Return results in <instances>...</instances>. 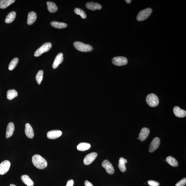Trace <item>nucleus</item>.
I'll list each match as a JSON object with an SVG mask.
<instances>
[{
    "label": "nucleus",
    "mask_w": 186,
    "mask_h": 186,
    "mask_svg": "<svg viewBox=\"0 0 186 186\" xmlns=\"http://www.w3.org/2000/svg\"><path fill=\"white\" fill-rule=\"evenodd\" d=\"M62 132L58 130L50 131L47 133V137L49 139H55L62 136Z\"/></svg>",
    "instance_id": "9b49d317"
},
{
    "label": "nucleus",
    "mask_w": 186,
    "mask_h": 186,
    "mask_svg": "<svg viewBox=\"0 0 186 186\" xmlns=\"http://www.w3.org/2000/svg\"><path fill=\"white\" fill-rule=\"evenodd\" d=\"M15 2V0H0V8L6 9Z\"/></svg>",
    "instance_id": "4be33fe9"
},
{
    "label": "nucleus",
    "mask_w": 186,
    "mask_h": 186,
    "mask_svg": "<svg viewBox=\"0 0 186 186\" xmlns=\"http://www.w3.org/2000/svg\"><path fill=\"white\" fill-rule=\"evenodd\" d=\"M97 156V154L96 152H92L85 156L84 159L83 163L85 165L90 164L94 161Z\"/></svg>",
    "instance_id": "9d476101"
},
{
    "label": "nucleus",
    "mask_w": 186,
    "mask_h": 186,
    "mask_svg": "<svg viewBox=\"0 0 186 186\" xmlns=\"http://www.w3.org/2000/svg\"><path fill=\"white\" fill-rule=\"evenodd\" d=\"M152 11V9L150 8L143 10L138 13L136 19L140 21L145 20L150 15Z\"/></svg>",
    "instance_id": "20e7f679"
},
{
    "label": "nucleus",
    "mask_w": 186,
    "mask_h": 186,
    "mask_svg": "<svg viewBox=\"0 0 186 186\" xmlns=\"http://www.w3.org/2000/svg\"><path fill=\"white\" fill-rule=\"evenodd\" d=\"M186 184V178H184L176 184L175 186H185Z\"/></svg>",
    "instance_id": "7c9ffc66"
},
{
    "label": "nucleus",
    "mask_w": 186,
    "mask_h": 186,
    "mask_svg": "<svg viewBox=\"0 0 186 186\" xmlns=\"http://www.w3.org/2000/svg\"><path fill=\"white\" fill-rule=\"evenodd\" d=\"M32 161L33 164L38 169H44L47 167V161L39 155H34L32 157Z\"/></svg>",
    "instance_id": "f257e3e1"
},
{
    "label": "nucleus",
    "mask_w": 186,
    "mask_h": 186,
    "mask_svg": "<svg viewBox=\"0 0 186 186\" xmlns=\"http://www.w3.org/2000/svg\"><path fill=\"white\" fill-rule=\"evenodd\" d=\"M11 167V163L7 160L3 161L0 164V174L4 175L9 171Z\"/></svg>",
    "instance_id": "6e6552de"
},
{
    "label": "nucleus",
    "mask_w": 186,
    "mask_h": 186,
    "mask_svg": "<svg viewBox=\"0 0 186 186\" xmlns=\"http://www.w3.org/2000/svg\"><path fill=\"white\" fill-rule=\"evenodd\" d=\"M146 103L151 107H157L159 103V99L157 95L154 93L150 94L146 97Z\"/></svg>",
    "instance_id": "7ed1b4c3"
},
{
    "label": "nucleus",
    "mask_w": 186,
    "mask_h": 186,
    "mask_svg": "<svg viewBox=\"0 0 186 186\" xmlns=\"http://www.w3.org/2000/svg\"><path fill=\"white\" fill-rule=\"evenodd\" d=\"M15 130V126L12 122H10L8 124L7 127L6 137L8 139L11 137L13 134Z\"/></svg>",
    "instance_id": "f3484780"
},
{
    "label": "nucleus",
    "mask_w": 186,
    "mask_h": 186,
    "mask_svg": "<svg viewBox=\"0 0 186 186\" xmlns=\"http://www.w3.org/2000/svg\"><path fill=\"white\" fill-rule=\"evenodd\" d=\"M125 1L128 4H129L132 1L131 0H126Z\"/></svg>",
    "instance_id": "f704fd0d"
},
{
    "label": "nucleus",
    "mask_w": 186,
    "mask_h": 186,
    "mask_svg": "<svg viewBox=\"0 0 186 186\" xmlns=\"http://www.w3.org/2000/svg\"><path fill=\"white\" fill-rule=\"evenodd\" d=\"M26 135L30 139H32L34 136V130L31 125L27 123L25 125V129L24 130Z\"/></svg>",
    "instance_id": "4468645a"
},
{
    "label": "nucleus",
    "mask_w": 186,
    "mask_h": 186,
    "mask_svg": "<svg viewBox=\"0 0 186 186\" xmlns=\"http://www.w3.org/2000/svg\"><path fill=\"white\" fill-rule=\"evenodd\" d=\"M148 184L150 186H159L160 185L159 183L153 180H149L148 182Z\"/></svg>",
    "instance_id": "2f4dec72"
},
{
    "label": "nucleus",
    "mask_w": 186,
    "mask_h": 186,
    "mask_svg": "<svg viewBox=\"0 0 186 186\" xmlns=\"http://www.w3.org/2000/svg\"><path fill=\"white\" fill-rule=\"evenodd\" d=\"M160 143V140L158 137L154 138L149 146V152L152 153L155 151L159 147Z\"/></svg>",
    "instance_id": "1a4fd4ad"
},
{
    "label": "nucleus",
    "mask_w": 186,
    "mask_h": 186,
    "mask_svg": "<svg viewBox=\"0 0 186 186\" xmlns=\"http://www.w3.org/2000/svg\"><path fill=\"white\" fill-rule=\"evenodd\" d=\"M137 139H139V138H137Z\"/></svg>",
    "instance_id": "e433bc0d"
},
{
    "label": "nucleus",
    "mask_w": 186,
    "mask_h": 186,
    "mask_svg": "<svg viewBox=\"0 0 186 186\" xmlns=\"http://www.w3.org/2000/svg\"><path fill=\"white\" fill-rule=\"evenodd\" d=\"M47 4L48 9L51 13H55L58 9V8L55 3L52 1H48Z\"/></svg>",
    "instance_id": "412c9836"
},
{
    "label": "nucleus",
    "mask_w": 186,
    "mask_h": 186,
    "mask_svg": "<svg viewBox=\"0 0 186 186\" xmlns=\"http://www.w3.org/2000/svg\"><path fill=\"white\" fill-rule=\"evenodd\" d=\"M52 27L58 29L65 28L67 26V24L64 23H60L54 21L50 23Z\"/></svg>",
    "instance_id": "393cba45"
},
{
    "label": "nucleus",
    "mask_w": 186,
    "mask_h": 186,
    "mask_svg": "<svg viewBox=\"0 0 186 186\" xmlns=\"http://www.w3.org/2000/svg\"><path fill=\"white\" fill-rule=\"evenodd\" d=\"M52 47V44L50 43H46L43 44L42 46L36 51L35 53H34V56L39 57L42 55V54L48 52L50 50Z\"/></svg>",
    "instance_id": "39448f33"
},
{
    "label": "nucleus",
    "mask_w": 186,
    "mask_h": 186,
    "mask_svg": "<svg viewBox=\"0 0 186 186\" xmlns=\"http://www.w3.org/2000/svg\"><path fill=\"white\" fill-rule=\"evenodd\" d=\"M10 186H17L15 185V184H11L10 185Z\"/></svg>",
    "instance_id": "c9c22d12"
},
{
    "label": "nucleus",
    "mask_w": 186,
    "mask_h": 186,
    "mask_svg": "<svg viewBox=\"0 0 186 186\" xmlns=\"http://www.w3.org/2000/svg\"><path fill=\"white\" fill-rule=\"evenodd\" d=\"M44 71L42 70H39L36 77V80L38 85H40L43 78Z\"/></svg>",
    "instance_id": "cd10ccee"
},
{
    "label": "nucleus",
    "mask_w": 186,
    "mask_h": 186,
    "mask_svg": "<svg viewBox=\"0 0 186 186\" xmlns=\"http://www.w3.org/2000/svg\"><path fill=\"white\" fill-rule=\"evenodd\" d=\"M74 12L77 15H79L83 19H85L87 17L86 14L83 9L79 8H75L74 9Z\"/></svg>",
    "instance_id": "c756f323"
},
{
    "label": "nucleus",
    "mask_w": 186,
    "mask_h": 186,
    "mask_svg": "<svg viewBox=\"0 0 186 186\" xmlns=\"http://www.w3.org/2000/svg\"><path fill=\"white\" fill-rule=\"evenodd\" d=\"M102 166L106 169V172L109 174H112L114 173L115 169L114 167L109 161L106 160L102 162Z\"/></svg>",
    "instance_id": "0eeeda50"
},
{
    "label": "nucleus",
    "mask_w": 186,
    "mask_h": 186,
    "mask_svg": "<svg viewBox=\"0 0 186 186\" xmlns=\"http://www.w3.org/2000/svg\"><path fill=\"white\" fill-rule=\"evenodd\" d=\"M74 184V181L73 180H70L67 181L66 186H73Z\"/></svg>",
    "instance_id": "473e14b6"
},
{
    "label": "nucleus",
    "mask_w": 186,
    "mask_h": 186,
    "mask_svg": "<svg viewBox=\"0 0 186 186\" xmlns=\"http://www.w3.org/2000/svg\"><path fill=\"white\" fill-rule=\"evenodd\" d=\"M37 19V14L33 11L29 13L28 16L27 23L29 25L33 24Z\"/></svg>",
    "instance_id": "a211bd4d"
},
{
    "label": "nucleus",
    "mask_w": 186,
    "mask_h": 186,
    "mask_svg": "<svg viewBox=\"0 0 186 186\" xmlns=\"http://www.w3.org/2000/svg\"><path fill=\"white\" fill-rule=\"evenodd\" d=\"M91 147L90 144L87 143H81L77 146V149L78 150L84 151L88 150Z\"/></svg>",
    "instance_id": "5701e85b"
},
{
    "label": "nucleus",
    "mask_w": 186,
    "mask_h": 186,
    "mask_svg": "<svg viewBox=\"0 0 186 186\" xmlns=\"http://www.w3.org/2000/svg\"><path fill=\"white\" fill-rule=\"evenodd\" d=\"M19 61V59L17 58H15L13 59L9 64V70H14L17 65Z\"/></svg>",
    "instance_id": "c85d7f7f"
},
{
    "label": "nucleus",
    "mask_w": 186,
    "mask_h": 186,
    "mask_svg": "<svg viewBox=\"0 0 186 186\" xmlns=\"http://www.w3.org/2000/svg\"><path fill=\"white\" fill-rule=\"evenodd\" d=\"M17 91L14 89L9 90L7 93V97L9 100L13 99L14 98L17 97Z\"/></svg>",
    "instance_id": "bb28decb"
},
{
    "label": "nucleus",
    "mask_w": 186,
    "mask_h": 186,
    "mask_svg": "<svg viewBox=\"0 0 186 186\" xmlns=\"http://www.w3.org/2000/svg\"><path fill=\"white\" fill-rule=\"evenodd\" d=\"M21 179L22 182L27 186H33L34 183L28 176L26 175H23L21 176Z\"/></svg>",
    "instance_id": "aec40b11"
},
{
    "label": "nucleus",
    "mask_w": 186,
    "mask_h": 186,
    "mask_svg": "<svg viewBox=\"0 0 186 186\" xmlns=\"http://www.w3.org/2000/svg\"><path fill=\"white\" fill-rule=\"evenodd\" d=\"M87 9L92 11H95L101 9L102 6L98 3L90 2L87 3L85 5Z\"/></svg>",
    "instance_id": "dca6fc26"
},
{
    "label": "nucleus",
    "mask_w": 186,
    "mask_h": 186,
    "mask_svg": "<svg viewBox=\"0 0 186 186\" xmlns=\"http://www.w3.org/2000/svg\"><path fill=\"white\" fill-rule=\"evenodd\" d=\"M16 16V13L15 11H12L10 13L6 16L5 20V22L6 23H11L13 22L15 19Z\"/></svg>",
    "instance_id": "b1692460"
},
{
    "label": "nucleus",
    "mask_w": 186,
    "mask_h": 186,
    "mask_svg": "<svg viewBox=\"0 0 186 186\" xmlns=\"http://www.w3.org/2000/svg\"><path fill=\"white\" fill-rule=\"evenodd\" d=\"M74 46L77 50L80 52H88L93 50V47L89 44H85L79 42H75L73 43Z\"/></svg>",
    "instance_id": "f03ea898"
},
{
    "label": "nucleus",
    "mask_w": 186,
    "mask_h": 186,
    "mask_svg": "<svg viewBox=\"0 0 186 186\" xmlns=\"http://www.w3.org/2000/svg\"><path fill=\"white\" fill-rule=\"evenodd\" d=\"M64 60L63 54L62 53H59L56 57L53 64H52V68L54 69H56L60 64H61Z\"/></svg>",
    "instance_id": "ddd939ff"
},
{
    "label": "nucleus",
    "mask_w": 186,
    "mask_h": 186,
    "mask_svg": "<svg viewBox=\"0 0 186 186\" xmlns=\"http://www.w3.org/2000/svg\"><path fill=\"white\" fill-rule=\"evenodd\" d=\"M85 186H93V184L91 182L87 180L85 182Z\"/></svg>",
    "instance_id": "72a5a7b5"
},
{
    "label": "nucleus",
    "mask_w": 186,
    "mask_h": 186,
    "mask_svg": "<svg viewBox=\"0 0 186 186\" xmlns=\"http://www.w3.org/2000/svg\"><path fill=\"white\" fill-rule=\"evenodd\" d=\"M127 163V160L125 159L124 158L121 157L119 160V163L118 164V167L121 171L124 172L126 170V167L125 164Z\"/></svg>",
    "instance_id": "6ab92c4d"
},
{
    "label": "nucleus",
    "mask_w": 186,
    "mask_h": 186,
    "mask_svg": "<svg viewBox=\"0 0 186 186\" xmlns=\"http://www.w3.org/2000/svg\"><path fill=\"white\" fill-rule=\"evenodd\" d=\"M166 161L169 165L173 167H177L178 165V162L175 158L172 156H168L166 158Z\"/></svg>",
    "instance_id": "a878e982"
},
{
    "label": "nucleus",
    "mask_w": 186,
    "mask_h": 186,
    "mask_svg": "<svg viewBox=\"0 0 186 186\" xmlns=\"http://www.w3.org/2000/svg\"><path fill=\"white\" fill-rule=\"evenodd\" d=\"M113 64L116 66H123L126 65L128 63V60L126 58L124 57H116L113 58L112 60Z\"/></svg>",
    "instance_id": "423d86ee"
},
{
    "label": "nucleus",
    "mask_w": 186,
    "mask_h": 186,
    "mask_svg": "<svg viewBox=\"0 0 186 186\" xmlns=\"http://www.w3.org/2000/svg\"><path fill=\"white\" fill-rule=\"evenodd\" d=\"M150 130L148 128H144L141 129L139 134V138L140 141H141L145 140L149 136Z\"/></svg>",
    "instance_id": "f8f14e48"
},
{
    "label": "nucleus",
    "mask_w": 186,
    "mask_h": 186,
    "mask_svg": "<svg viewBox=\"0 0 186 186\" xmlns=\"http://www.w3.org/2000/svg\"><path fill=\"white\" fill-rule=\"evenodd\" d=\"M173 111L175 116L178 117L183 118L186 116V112L185 110L181 109L179 107H174Z\"/></svg>",
    "instance_id": "2eb2a0df"
}]
</instances>
